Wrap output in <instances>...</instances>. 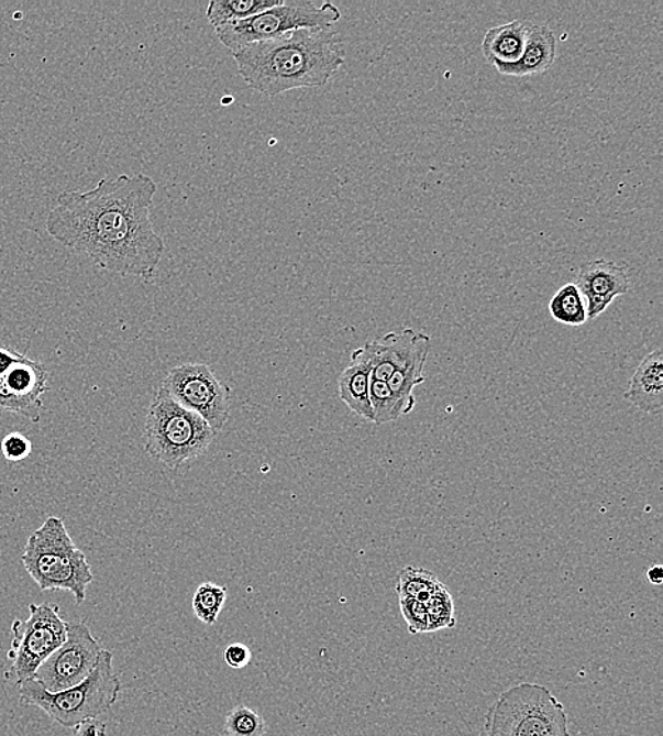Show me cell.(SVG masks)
<instances>
[{
    "label": "cell",
    "mask_w": 663,
    "mask_h": 736,
    "mask_svg": "<svg viewBox=\"0 0 663 736\" xmlns=\"http://www.w3.org/2000/svg\"><path fill=\"white\" fill-rule=\"evenodd\" d=\"M429 353L430 349L422 350L413 359H410L402 369L390 375L388 382H386L390 392L398 399L404 417L412 413L416 407L413 389L426 382L424 365L428 362Z\"/></svg>",
    "instance_id": "18"
},
{
    "label": "cell",
    "mask_w": 663,
    "mask_h": 736,
    "mask_svg": "<svg viewBox=\"0 0 663 736\" xmlns=\"http://www.w3.org/2000/svg\"><path fill=\"white\" fill-rule=\"evenodd\" d=\"M158 388L181 407L200 415L216 432L222 431L230 417L231 388L202 363L176 365Z\"/></svg>",
    "instance_id": "9"
},
{
    "label": "cell",
    "mask_w": 663,
    "mask_h": 736,
    "mask_svg": "<svg viewBox=\"0 0 663 736\" xmlns=\"http://www.w3.org/2000/svg\"><path fill=\"white\" fill-rule=\"evenodd\" d=\"M371 365L364 348L354 350L351 364L341 373L339 393L341 402L358 417L374 421L373 407L369 402Z\"/></svg>",
    "instance_id": "16"
},
{
    "label": "cell",
    "mask_w": 663,
    "mask_h": 736,
    "mask_svg": "<svg viewBox=\"0 0 663 736\" xmlns=\"http://www.w3.org/2000/svg\"><path fill=\"white\" fill-rule=\"evenodd\" d=\"M106 728V724H102L98 719H88L86 723H81L74 728L73 736H99Z\"/></svg>",
    "instance_id": "30"
},
{
    "label": "cell",
    "mask_w": 663,
    "mask_h": 736,
    "mask_svg": "<svg viewBox=\"0 0 663 736\" xmlns=\"http://www.w3.org/2000/svg\"><path fill=\"white\" fill-rule=\"evenodd\" d=\"M363 348L373 365L371 378L388 382L390 375L402 369L416 354L432 349V340L429 334L406 328L365 343Z\"/></svg>",
    "instance_id": "13"
},
{
    "label": "cell",
    "mask_w": 663,
    "mask_h": 736,
    "mask_svg": "<svg viewBox=\"0 0 663 736\" xmlns=\"http://www.w3.org/2000/svg\"><path fill=\"white\" fill-rule=\"evenodd\" d=\"M20 703L37 706L66 728H76L88 719H98L117 704L121 681L113 671V656L103 649L92 673L71 689L48 693L36 680L19 684Z\"/></svg>",
    "instance_id": "4"
},
{
    "label": "cell",
    "mask_w": 663,
    "mask_h": 736,
    "mask_svg": "<svg viewBox=\"0 0 663 736\" xmlns=\"http://www.w3.org/2000/svg\"><path fill=\"white\" fill-rule=\"evenodd\" d=\"M29 575L42 591H68L82 604L93 574L86 554L74 545L62 518L48 517L30 535L22 554Z\"/></svg>",
    "instance_id": "3"
},
{
    "label": "cell",
    "mask_w": 663,
    "mask_h": 736,
    "mask_svg": "<svg viewBox=\"0 0 663 736\" xmlns=\"http://www.w3.org/2000/svg\"><path fill=\"white\" fill-rule=\"evenodd\" d=\"M281 0H211L207 19L214 29L241 21L275 8Z\"/></svg>",
    "instance_id": "19"
},
{
    "label": "cell",
    "mask_w": 663,
    "mask_h": 736,
    "mask_svg": "<svg viewBox=\"0 0 663 736\" xmlns=\"http://www.w3.org/2000/svg\"><path fill=\"white\" fill-rule=\"evenodd\" d=\"M48 374L42 363L24 358L0 375V409L23 414L38 421L43 394L48 389Z\"/></svg>",
    "instance_id": "11"
},
{
    "label": "cell",
    "mask_w": 663,
    "mask_h": 736,
    "mask_svg": "<svg viewBox=\"0 0 663 736\" xmlns=\"http://www.w3.org/2000/svg\"><path fill=\"white\" fill-rule=\"evenodd\" d=\"M101 644L82 622H67V639L38 666L33 679L48 693L82 683L98 663Z\"/></svg>",
    "instance_id": "10"
},
{
    "label": "cell",
    "mask_w": 663,
    "mask_h": 736,
    "mask_svg": "<svg viewBox=\"0 0 663 736\" xmlns=\"http://www.w3.org/2000/svg\"><path fill=\"white\" fill-rule=\"evenodd\" d=\"M226 587L205 582L197 587L192 596V612L198 620L207 626L216 624L218 616L224 609L226 602Z\"/></svg>",
    "instance_id": "22"
},
{
    "label": "cell",
    "mask_w": 663,
    "mask_h": 736,
    "mask_svg": "<svg viewBox=\"0 0 663 736\" xmlns=\"http://www.w3.org/2000/svg\"><path fill=\"white\" fill-rule=\"evenodd\" d=\"M54 605H30L27 620H14L13 640L8 659L10 675L16 684L33 679L38 666L58 649L67 639V622L58 615Z\"/></svg>",
    "instance_id": "8"
},
{
    "label": "cell",
    "mask_w": 663,
    "mask_h": 736,
    "mask_svg": "<svg viewBox=\"0 0 663 736\" xmlns=\"http://www.w3.org/2000/svg\"><path fill=\"white\" fill-rule=\"evenodd\" d=\"M24 358H26V355L14 352V350L0 348V375L8 373L10 367L22 362Z\"/></svg>",
    "instance_id": "29"
},
{
    "label": "cell",
    "mask_w": 663,
    "mask_h": 736,
    "mask_svg": "<svg viewBox=\"0 0 663 736\" xmlns=\"http://www.w3.org/2000/svg\"><path fill=\"white\" fill-rule=\"evenodd\" d=\"M623 397L640 411L661 415L663 411V352L653 350L642 359L632 374Z\"/></svg>",
    "instance_id": "14"
},
{
    "label": "cell",
    "mask_w": 663,
    "mask_h": 736,
    "mask_svg": "<svg viewBox=\"0 0 663 736\" xmlns=\"http://www.w3.org/2000/svg\"><path fill=\"white\" fill-rule=\"evenodd\" d=\"M556 52L557 42L551 29L531 23L521 58L517 63L495 64L494 67L502 76H537L553 66L556 61Z\"/></svg>",
    "instance_id": "15"
},
{
    "label": "cell",
    "mask_w": 663,
    "mask_h": 736,
    "mask_svg": "<svg viewBox=\"0 0 663 736\" xmlns=\"http://www.w3.org/2000/svg\"><path fill=\"white\" fill-rule=\"evenodd\" d=\"M400 614L412 635L430 634V622L424 602L412 597H399Z\"/></svg>",
    "instance_id": "26"
},
{
    "label": "cell",
    "mask_w": 663,
    "mask_h": 736,
    "mask_svg": "<svg viewBox=\"0 0 663 736\" xmlns=\"http://www.w3.org/2000/svg\"><path fill=\"white\" fill-rule=\"evenodd\" d=\"M340 19V9L331 2L319 7L311 0H281L277 7L246 21L217 28L216 34L234 54L250 44L272 41L300 29H330Z\"/></svg>",
    "instance_id": "7"
},
{
    "label": "cell",
    "mask_w": 663,
    "mask_h": 736,
    "mask_svg": "<svg viewBox=\"0 0 663 736\" xmlns=\"http://www.w3.org/2000/svg\"><path fill=\"white\" fill-rule=\"evenodd\" d=\"M531 23L513 21L489 29L485 33L482 51L489 64H512L521 58Z\"/></svg>",
    "instance_id": "17"
},
{
    "label": "cell",
    "mask_w": 663,
    "mask_h": 736,
    "mask_svg": "<svg viewBox=\"0 0 663 736\" xmlns=\"http://www.w3.org/2000/svg\"><path fill=\"white\" fill-rule=\"evenodd\" d=\"M574 285L587 300L588 320L598 318L617 296L627 295L632 289L627 266L607 260L584 263Z\"/></svg>",
    "instance_id": "12"
},
{
    "label": "cell",
    "mask_w": 663,
    "mask_h": 736,
    "mask_svg": "<svg viewBox=\"0 0 663 736\" xmlns=\"http://www.w3.org/2000/svg\"><path fill=\"white\" fill-rule=\"evenodd\" d=\"M99 736H107V729H103L102 733L99 734Z\"/></svg>",
    "instance_id": "32"
},
{
    "label": "cell",
    "mask_w": 663,
    "mask_h": 736,
    "mask_svg": "<svg viewBox=\"0 0 663 736\" xmlns=\"http://www.w3.org/2000/svg\"><path fill=\"white\" fill-rule=\"evenodd\" d=\"M247 87L266 97L333 80L345 62L343 41L333 29H300L232 54Z\"/></svg>",
    "instance_id": "2"
},
{
    "label": "cell",
    "mask_w": 663,
    "mask_h": 736,
    "mask_svg": "<svg viewBox=\"0 0 663 736\" xmlns=\"http://www.w3.org/2000/svg\"><path fill=\"white\" fill-rule=\"evenodd\" d=\"M369 402L373 407L374 424L384 425L404 417L402 408L386 382L371 378Z\"/></svg>",
    "instance_id": "24"
},
{
    "label": "cell",
    "mask_w": 663,
    "mask_h": 736,
    "mask_svg": "<svg viewBox=\"0 0 663 736\" xmlns=\"http://www.w3.org/2000/svg\"><path fill=\"white\" fill-rule=\"evenodd\" d=\"M224 660L228 667L231 669L240 670L244 669L252 660V651L250 647L242 644H232L226 646L224 651Z\"/></svg>",
    "instance_id": "28"
},
{
    "label": "cell",
    "mask_w": 663,
    "mask_h": 736,
    "mask_svg": "<svg viewBox=\"0 0 663 736\" xmlns=\"http://www.w3.org/2000/svg\"><path fill=\"white\" fill-rule=\"evenodd\" d=\"M156 193V182L145 173L102 179L88 191H63L48 212L46 230L99 270L147 278L165 254L151 217Z\"/></svg>",
    "instance_id": "1"
},
{
    "label": "cell",
    "mask_w": 663,
    "mask_h": 736,
    "mask_svg": "<svg viewBox=\"0 0 663 736\" xmlns=\"http://www.w3.org/2000/svg\"><path fill=\"white\" fill-rule=\"evenodd\" d=\"M647 580L650 584L660 586L663 584V568L660 564L648 568Z\"/></svg>",
    "instance_id": "31"
},
{
    "label": "cell",
    "mask_w": 663,
    "mask_h": 736,
    "mask_svg": "<svg viewBox=\"0 0 663 736\" xmlns=\"http://www.w3.org/2000/svg\"><path fill=\"white\" fill-rule=\"evenodd\" d=\"M439 582L433 572L424 568L408 565L399 572L395 590L399 597H412V600L426 602Z\"/></svg>",
    "instance_id": "21"
},
{
    "label": "cell",
    "mask_w": 663,
    "mask_h": 736,
    "mask_svg": "<svg viewBox=\"0 0 663 736\" xmlns=\"http://www.w3.org/2000/svg\"><path fill=\"white\" fill-rule=\"evenodd\" d=\"M424 605L429 615L430 634L443 629H453L455 626V606L447 586L439 582Z\"/></svg>",
    "instance_id": "23"
},
{
    "label": "cell",
    "mask_w": 663,
    "mask_h": 736,
    "mask_svg": "<svg viewBox=\"0 0 663 736\" xmlns=\"http://www.w3.org/2000/svg\"><path fill=\"white\" fill-rule=\"evenodd\" d=\"M549 312L556 322L566 326H582L587 322V306L581 289L574 284H566L553 295L549 303Z\"/></svg>",
    "instance_id": "20"
},
{
    "label": "cell",
    "mask_w": 663,
    "mask_h": 736,
    "mask_svg": "<svg viewBox=\"0 0 663 736\" xmlns=\"http://www.w3.org/2000/svg\"><path fill=\"white\" fill-rule=\"evenodd\" d=\"M228 736H266V723L255 710L236 705L228 711L224 723Z\"/></svg>",
    "instance_id": "25"
},
{
    "label": "cell",
    "mask_w": 663,
    "mask_h": 736,
    "mask_svg": "<svg viewBox=\"0 0 663 736\" xmlns=\"http://www.w3.org/2000/svg\"><path fill=\"white\" fill-rule=\"evenodd\" d=\"M0 449H2V454L7 461L16 463L30 457L33 444L24 435L12 432L3 438Z\"/></svg>",
    "instance_id": "27"
},
{
    "label": "cell",
    "mask_w": 663,
    "mask_h": 736,
    "mask_svg": "<svg viewBox=\"0 0 663 736\" xmlns=\"http://www.w3.org/2000/svg\"><path fill=\"white\" fill-rule=\"evenodd\" d=\"M216 433L200 415L173 402L157 387L143 432L146 452L153 459L170 469L181 468L205 454Z\"/></svg>",
    "instance_id": "5"
},
{
    "label": "cell",
    "mask_w": 663,
    "mask_h": 736,
    "mask_svg": "<svg viewBox=\"0 0 663 736\" xmlns=\"http://www.w3.org/2000/svg\"><path fill=\"white\" fill-rule=\"evenodd\" d=\"M487 736H571L564 706L548 686L519 683L504 691L485 716Z\"/></svg>",
    "instance_id": "6"
}]
</instances>
